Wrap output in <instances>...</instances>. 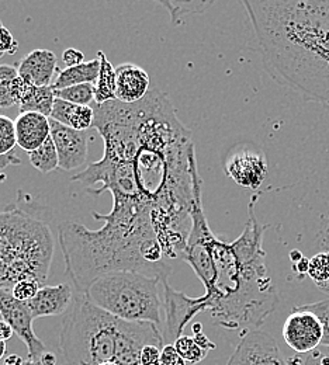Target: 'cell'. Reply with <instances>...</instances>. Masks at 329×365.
I'll return each instance as SVG.
<instances>
[{
	"label": "cell",
	"mask_w": 329,
	"mask_h": 365,
	"mask_svg": "<svg viewBox=\"0 0 329 365\" xmlns=\"http://www.w3.org/2000/svg\"><path fill=\"white\" fill-rule=\"evenodd\" d=\"M94 124L104 140L103 158L72 178L110 191L113 205L151 217L168 260H183L191 229V133L168 94L151 91L136 104H94Z\"/></svg>",
	"instance_id": "cell-1"
},
{
	"label": "cell",
	"mask_w": 329,
	"mask_h": 365,
	"mask_svg": "<svg viewBox=\"0 0 329 365\" xmlns=\"http://www.w3.org/2000/svg\"><path fill=\"white\" fill-rule=\"evenodd\" d=\"M252 197L249 220L233 243L220 240L208 227L203 210V194L196 192L191 204V229L183 260L197 274L206 294L198 297L204 312L226 329L260 326L276 309L279 297L268 275L263 232L255 215Z\"/></svg>",
	"instance_id": "cell-2"
},
{
	"label": "cell",
	"mask_w": 329,
	"mask_h": 365,
	"mask_svg": "<svg viewBox=\"0 0 329 365\" xmlns=\"http://www.w3.org/2000/svg\"><path fill=\"white\" fill-rule=\"evenodd\" d=\"M273 81L329 106V0H245Z\"/></svg>",
	"instance_id": "cell-3"
},
{
	"label": "cell",
	"mask_w": 329,
	"mask_h": 365,
	"mask_svg": "<svg viewBox=\"0 0 329 365\" xmlns=\"http://www.w3.org/2000/svg\"><path fill=\"white\" fill-rule=\"evenodd\" d=\"M94 220L103 221L100 229H88L82 224L64 222L58 227L66 274L78 294L103 274L138 272L168 279L171 264L158 242L153 229L126 222L93 211Z\"/></svg>",
	"instance_id": "cell-4"
},
{
	"label": "cell",
	"mask_w": 329,
	"mask_h": 365,
	"mask_svg": "<svg viewBox=\"0 0 329 365\" xmlns=\"http://www.w3.org/2000/svg\"><path fill=\"white\" fill-rule=\"evenodd\" d=\"M148 344L165 347L158 326L118 319L78 292L59 334V351L66 365H141L142 349Z\"/></svg>",
	"instance_id": "cell-5"
},
{
	"label": "cell",
	"mask_w": 329,
	"mask_h": 365,
	"mask_svg": "<svg viewBox=\"0 0 329 365\" xmlns=\"http://www.w3.org/2000/svg\"><path fill=\"white\" fill-rule=\"evenodd\" d=\"M55 240L47 221L39 214L11 205L0 212V289L24 279L44 285Z\"/></svg>",
	"instance_id": "cell-6"
},
{
	"label": "cell",
	"mask_w": 329,
	"mask_h": 365,
	"mask_svg": "<svg viewBox=\"0 0 329 365\" xmlns=\"http://www.w3.org/2000/svg\"><path fill=\"white\" fill-rule=\"evenodd\" d=\"M165 279L138 272H113L97 277L83 295L104 312L126 320L162 326Z\"/></svg>",
	"instance_id": "cell-7"
},
{
	"label": "cell",
	"mask_w": 329,
	"mask_h": 365,
	"mask_svg": "<svg viewBox=\"0 0 329 365\" xmlns=\"http://www.w3.org/2000/svg\"><path fill=\"white\" fill-rule=\"evenodd\" d=\"M224 172L238 185L256 191L269 172L266 155L253 143H239L227 153Z\"/></svg>",
	"instance_id": "cell-8"
},
{
	"label": "cell",
	"mask_w": 329,
	"mask_h": 365,
	"mask_svg": "<svg viewBox=\"0 0 329 365\" xmlns=\"http://www.w3.org/2000/svg\"><path fill=\"white\" fill-rule=\"evenodd\" d=\"M283 339L295 353L307 354L323 344L325 326L307 305L294 308L283 324Z\"/></svg>",
	"instance_id": "cell-9"
},
{
	"label": "cell",
	"mask_w": 329,
	"mask_h": 365,
	"mask_svg": "<svg viewBox=\"0 0 329 365\" xmlns=\"http://www.w3.org/2000/svg\"><path fill=\"white\" fill-rule=\"evenodd\" d=\"M0 317L6 320L29 350V360L40 361L47 351L46 344L37 337L33 329L34 318L27 302L16 299L10 291L0 289Z\"/></svg>",
	"instance_id": "cell-10"
},
{
	"label": "cell",
	"mask_w": 329,
	"mask_h": 365,
	"mask_svg": "<svg viewBox=\"0 0 329 365\" xmlns=\"http://www.w3.org/2000/svg\"><path fill=\"white\" fill-rule=\"evenodd\" d=\"M163 288V308H165V330L163 340L166 344H173L183 333L188 322L203 311L198 298H190L185 292L176 291L165 279Z\"/></svg>",
	"instance_id": "cell-11"
},
{
	"label": "cell",
	"mask_w": 329,
	"mask_h": 365,
	"mask_svg": "<svg viewBox=\"0 0 329 365\" xmlns=\"http://www.w3.org/2000/svg\"><path fill=\"white\" fill-rule=\"evenodd\" d=\"M227 365H288V361L269 333L255 329L241 339Z\"/></svg>",
	"instance_id": "cell-12"
},
{
	"label": "cell",
	"mask_w": 329,
	"mask_h": 365,
	"mask_svg": "<svg viewBox=\"0 0 329 365\" xmlns=\"http://www.w3.org/2000/svg\"><path fill=\"white\" fill-rule=\"evenodd\" d=\"M51 138L56 148L59 169L75 170L86 163L88 134L85 131H75L51 120Z\"/></svg>",
	"instance_id": "cell-13"
},
{
	"label": "cell",
	"mask_w": 329,
	"mask_h": 365,
	"mask_svg": "<svg viewBox=\"0 0 329 365\" xmlns=\"http://www.w3.org/2000/svg\"><path fill=\"white\" fill-rule=\"evenodd\" d=\"M75 294L69 284L43 285L37 295L27 302L34 319L59 317L69 311L74 302Z\"/></svg>",
	"instance_id": "cell-14"
},
{
	"label": "cell",
	"mask_w": 329,
	"mask_h": 365,
	"mask_svg": "<svg viewBox=\"0 0 329 365\" xmlns=\"http://www.w3.org/2000/svg\"><path fill=\"white\" fill-rule=\"evenodd\" d=\"M149 75L136 63H121L116 68V100L136 104L149 93Z\"/></svg>",
	"instance_id": "cell-15"
},
{
	"label": "cell",
	"mask_w": 329,
	"mask_h": 365,
	"mask_svg": "<svg viewBox=\"0 0 329 365\" xmlns=\"http://www.w3.org/2000/svg\"><path fill=\"white\" fill-rule=\"evenodd\" d=\"M10 93L14 103L19 106L20 113H40L48 118L51 117L55 103V91L52 86H33L17 76L11 83Z\"/></svg>",
	"instance_id": "cell-16"
},
{
	"label": "cell",
	"mask_w": 329,
	"mask_h": 365,
	"mask_svg": "<svg viewBox=\"0 0 329 365\" xmlns=\"http://www.w3.org/2000/svg\"><path fill=\"white\" fill-rule=\"evenodd\" d=\"M17 72L21 79L33 86H52L56 72V56L48 49H34L19 62Z\"/></svg>",
	"instance_id": "cell-17"
},
{
	"label": "cell",
	"mask_w": 329,
	"mask_h": 365,
	"mask_svg": "<svg viewBox=\"0 0 329 365\" xmlns=\"http://www.w3.org/2000/svg\"><path fill=\"white\" fill-rule=\"evenodd\" d=\"M17 146L31 153L51 137V120L40 113H20L14 120Z\"/></svg>",
	"instance_id": "cell-18"
},
{
	"label": "cell",
	"mask_w": 329,
	"mask_h": 365,
	"mask_svg": "<svg viewBox=\"0 0 329 365\" xmlns=\"http://www.w3.org/2000/svg\"><path fill=\"white\" fill-rule=\"evenodd\" d=\"M49 118L75 131H86L93 127L94 110L91 106H78L55 97Z\"/></svg>",
	"instance_id": "cell-19"
},
{
	"label": "cell",
	"mask_w": 329,
	"mask_h": 365,
	"mask_svg": "<svg viewBox=\"0 0 329 365\" xmlns=\"http://www.w3.org/2000/svg\"><path fill=\"white\" fill-rule=\"evenodd\" d=\"M98 71H100V61L96 58L93 61L83 62L78 66L74 68H65L58 72L52 89L54 91H61L66 89L71 86H78V85H96L97 78H98Z\"/></svg>",
	"instance_id": "cell-20"
},
{
	"label": "cell",
	"mask_w": 329,
	"mask_h": 365,
	"mask_svg": "<svg viewBox=\"0 0 329 365\" xmlns=\"http://www.w3.org/2000/svg\"><path fill=\"white\" fill-rule=\"evenodd\" d=\"M100 61L98 78L94 85V104H106L116 100V68L103 51L97 52Z\"/></svg>",
	"instance_id": "cell-21"
},
{
	"label": "cell",
	"mask_w": 329,
	"mask_h": 365,
	"mask_svg": "<svg viewBox=\"0 0 329 365\" xmlns=\"http://www.w3.org/2000/svg\"><path fill=\"white\" fill-rule=\"evenodd\" d=\"M30 163L40 172V173H49L59 169V159L56 153L55 143L52 138H48L44 145H41L34 152L29 153Z\"/></svg>",
	"instance_id": "cell-22"
},
{
	"label": "cell",
	"mask_w": 329,
	"mask_h": 365,
	"mask_svg": "<svg viewBox=\"0 0 329 365\" xmlns=\"http://www.w3.org/2000/svg\"><path fill=\"white\" fill-rule=\"evenodd\" d=\"M178 354L181 356V359H183L186 363L190 364H197L200 361H203L208 351L204 350L196 340L194 337L190 336H181L175 343H173Z\"/></svg>",
	"instance_id": "cell-23"
},
{
	"label": "cell",
	"mask_w": 329,
	"mask_h": 365,
	"mask_svg": "<svg viewBox=\"0 0 329 365\" xmlns=\"http://www.w3.org/2000/svg\"><path fill=\"white\" fill-rule=\"evenodd\" d=\"M55 91V97L78 106H91L94 103V85H78Z\"/></svg>",
	"instance_id": "cell-24"
},
{
	"label": "cell",
	"mask_w": 329,
	"mask_h": 365,
	"mask_svg": "<svg viewBox=\"0 0 329 365\" xmlns=\"http://www.w3.org/2000/svg\"><path fill=\"white\" fill-rule=\"evenodd\" d=\"M308 277L321 289L329 282V252L314 255L308 260Z\"/></svg>",
	"instance_id": "cell-25"
},
{
	"label": "cell",
	"mask_w": 329,
	"mask_h": 365,
	"mask_svg": "<svg viewBox=\"0 0 329 365\" xmlns=\"http://www.w3.org/2000/svg\"><path fill=\"white\" fill-rule=\"evenodd\" d=\"M17 76L19 72L14 65H0V108H9L11 106H16L10 93V88Z\"/></svg>",
	"instance_id": "cell-26"
},
{
	"label": "cell",
	"mask_w": 329,
	"mask_h": 365,
	"mask_svg": "<svg viewBox=\"0 0 329 365\" xmlns=\"http://www.w3.org/2000/svg\"><path fill=\"white\" fill-rule=\"evenodd\" d=\"M17 145L14 121L6 115H0V158L14 152Z\"/></svg>",
	"instance_id": "cell-27"
},
{
	"label": "cell",
	"mask_w": 329,
	"mask_h": 365,
	"mask_svg": "<svg viewBox=\"0 0 329 365\" xmlns=\"http://www.w3.org/2000/svg\"><path fill=\"white\" fill-rule=\"evenodd\" d=\"M41 287L43 285L40 282L34 281V279H24V281L17 282L11 288L10 292H11V295L16 299H19L21 302H29V301H31L37 295V292L40 291Z\"/></svg>",
	"instance_id": "cell-28"
},
{
	"label": "cell",
	"mask_w": 329,
	"mask_h": 365,
	"mask_svg": "<svg viewBox=\"0 0 329 365\" xmlns=\"http://www.w3.org/2000/svg\"><path fill=\"white\" fill-rule=\"evenodd\" d=\"M19 49V43L14 40L13 34L0 23V58L3 55H13Z\"/></svg>",
	"instance_id": "cell-29"
},
{
	"label": "cell",
	"mask_w": 329,
	"mask_h": 365,
	"mask_svg": "<svg viewBox=\"0 0 329 365\" xmlns=\"http://www.w3.org/2000/svg\"><path fill=\"white\" fill-rule=\"evenodd\" d=\"M307 307H308V309L315 312L321 318V320L324 322L325 334H324L323 344L329 347V299L321 301V302H315V304H310Z\"/></svg>",
	"instance_id": "cell-30"
},
{
	"label": "cell",
	"mask_w": 329,
	"mask_h": 365,
	"mask_svg": "<svg viewBox=\"0 0 329 365\" xmlns=\"http://www.w3.org/2000/svg\"><path fill=\"white\" fill-rule=\"evenodd\" d=\"M161 346L156 344H148L142 349L140 363L141 365H161V353H162Z\"/></svg>",
	"instance_id": "cell-31"
},
{
	"label": "cell",
	"mask_w": 329,
	"mask_h": 365,
	"mask_svg": "<svg viewBox=\"0 0 329 365\" xmlns=\"http://www.w3.org/2000/svg\"><path fill=\"white\" fill-rule=\"evenodd\" d=\"M161 365H186V361L181 359L173 344H166L161 353Z\"/></svg>",
	"instance_id": "cell-32"
},
{
	"label": "cell",
	"mask_w": 329,
	"mask_h": 365,
	"mask_svg": "<svg viewBox=\"0 0 329 365\" xmlns=\"http://www.w3.org/2000/svg\"><path fill=\"white\" fill-rule=\"evenodd\" d=\"M85 55L82 51L75 49V48H66L62 53V62L65 63L66 68H74L81 63H83Z\"/></svg>",
	"instance_id": "cell-33"
},
{
	"label": "cell",
	"mask_w": 329,
	"mask_h": 365,
	"mask_svg": "<svg viewBox=\"0 0 329 365\" xmlns=\"http://www.w3.org/2000/svg\"><path fill=\"white\" fill-rule=\"evenodd\" d=\"M14 330L11 329V326L6 322V320H0V340L6 341L13 336Z\"/></svg>",
	"instance_id": "cell-34"
},
{
	"label": "cell",
	"mask_w": 329,
	"mask_h": 365,
	"mask_svg": "<svg viewBox=\"0 0 329 365\" xmlns=\"http://www.w3.org/2000/svg\"><path fill=\"white\" fill-rule=\"evenodd\" d=\"M26 360H23L20 356L17 354H10L7 356L4 360H3V364L1 365H23Z\"/></svg>",
	"instance_id": "cell-35"
},
{
	"label": "cell",
	"mask_w": 329,
	"mask_h": 365,
	"mask_svg": "<svg viewBox=\"0 0 329 365\" xmlns=\"http://www.w3.org/2000/svg\"><path fill=\"white\" fill-rule=\"evenodd\" d=\"M39 363L41 365H56V357H55L54 353L46 351V353L41 356V359H40Z\"/></svg>",
	"instance_id": "cell-36"
},
{
	"label": "cell",
	"mask_w": 329,
	"mask_h": 365,
	"mask_svg": "<svg viewBox=\"0 0 329 365\" xmlns=\"http://www.w3.org/2000/svg\"><path fill=\"white\" fill-rule=\"evenodd\" d=\"M315 359H317V354L308 357V361L304 365H329V357H323V360H315Z\"/></svg>",
	"instance_id": "cell-37"
},
{
	"label": "cell",
	"mask_w": 329,
	"mask_h": 365,
	"mask_svg": "<svg viewBox=\"0 0 329 365\" xmlns=\"http://www.w3.org/2000/svg\"><path fill=\"white\" fill-rule=\"evenodd\" d=\"M295 272L297 273L307 274V272H308V260L305 257L295 264Z\"/></svg>",
	"instance_id": "cell-38"
},
{
	"label": "cell",
	"mask_w": 329,
	"mask_h": 365,
	"mask_svg": "<svg viewBox=\"0 0 329 365\" xmlns=\"http://www.w3.org/2000/svg\"><path fill=\"white\" fill-rule=\"evenodd\" d=\"M290 259H291V262L293 263H298V262H301L304 257H303V255H301V252L300 250H293L291 253H290Z\"/></svg>",
	"instance_id": "cell-39"
},
{
	"label": "cell",
	"mask_w": 329,
	"mask_h": 365,
	"mask_svg": "<svg viewBox=\"0 0 329 365\" xmlns=\"http://www.w3.org/2000/svg\"><path fill=\"white\" fill-rule=\"evenodd\" d=\"M198 333H203V324L198 323V322H196V323L193 324V334H198Z\"/></svg>",
	"instance_id": "cell-40"
},
{
	"label": "cell",
	"mask_w": 329,
	"mask_h": 365,
	"mask_svg": "<svg viewBox=\"0 0 329 365\" xmlns=\"http://www.w3.org/2000/svg\"><path fill=\"white\" fill-rule=\"evenodd\" d=\"M6 351H7L6 341H1V340H0V360H3V357L6 356Z\"/></svg>",
	"instance_id": "cell-41"
},
{
	"label": "cell",
	"mask_w": 329,
	"mask_h": 365,
	"mask_svg": "<svg viewBox=\"0 0 329 365\" xmlns=\"http://www.w3.org/2000/svg\"><path fill=\"white\" fill-rule=\"evenodd\" d=\"M23 365H41L39 361H31V360H26Z\"/></svg>",
	"instance_id": "cell-42"
},
{
	"label": "cell",
	"mask_w": 329,
	"mask_h": 365,
	"mask_svg": "<svg viewBox=\"0 0 329 365\" xmlns=\"http://www.w3.org/2000/svg\"><path fill=\"white\" fill-rule=\"evenodd\" d=\"M321 291H324V292H327V294H329V282L327 284V285H324L323 288H321Z\"/></svg>",
	"instance_id": "cell-43"
},
{
	"label": "cell",
	"mask_w": 329,
	"mask_h": 365,
	"mask_svg": "<svg viewBox=\"0 0 329 365\" xmlns=\"http://www.w3.org/2000/svg\"><path fill=\"white\" fill-rule=\"evenodd\" d=\"M100 365H120V364H117V363H103V364H100Z\"/></svg>",
	"instance_id": "cell-44"
}]
</instances>
